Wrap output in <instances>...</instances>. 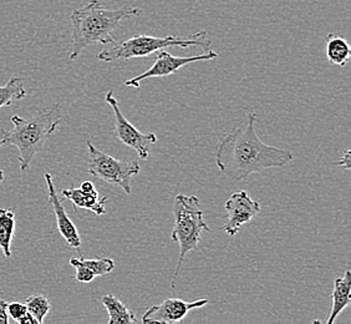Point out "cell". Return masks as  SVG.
I'll return each instance as SVG.
<instances>
[{"label": "cell", "mask_w": 351, "mask_h": 324, "mask_svg": "<svg viewBox=\"0 0 351 324\" xmlns=\"http://www.w3.org/2000/svg\"><path fill=\"white\" fill-rule=\"evenodd\" d=\"M172 212L175 217V226L171 231V238L172 241L178 243L180 247V258L171 284V288L173 290L184 258L191 251H197L203 232H210V229L204 221L201 201L195 195H177L173 201Z\"/></svg>", "instance_id": "obj_4"}, {"label": "cell", "mask_w": 351, "mask_h": 324, "mask_svg": "<svg viewBox=\"0 0 351 324\" xmlns=\"http://www.w3.org/2000/svg\"><path fill=\"white\" fill-rule=\"evenodd\" d=\"M15 231V213L13 209H0V250L4 256H12V241Z\"/></svg>", "instance_id": "obj_17"}, {"label": "cell", "mask_w": 351, "mask_h": 324, "mask_svg": "<svg viewBox=\"0 0 351 324\" xmlns=\"http://www.w3.org/2000/svg\"><path fill=\"white\" fill-rule=\"evenodd\" d=\"M70 264L75 267L76 270L75 279L80 284H90L94 281L95 277L105 276L115 270V261L108 257L96 258V259L73 257L70 259Z\"/></svg>", "instance_id": "obj_12"}, {"label": "cell", "mask_w": 351, "mask_h": 324, "mask_svg": "<svg viewBox=\"0 0 351 324\" xmlns=\"http://www.w3.org/2000/svg\"><path fill=\"white\" fill-rule=\"evenodd\" d=\"M208 303L210 301L204 298L193 302H186L180 298H169L165 299L162 303L149 307V310L143 313L141 322L145 324L177 323L184 319L189 312L202 308Z\"/></svg>", "instance_id": "obj_10"}, {"label": "cell", "mask_w": 351, "mask_h": 324, "mask_svg": "<svg viewBox=\"0 0 351 324\" xmlns=\"http://www.w3.org/2000/svg\"><path fill=\"white\" fill-rule=\"evenodd\" d=\"M350 156V150H345L344 155H343V157L340 159V161L337 162V165H339V166H341V167H344L345 170H348V171H349L351 167Z\"/></svg>", "instance_id": "obj_21"}, {"label": "cell", "mask_w": 351, "mask_h": 324, "mask_svg": "<svg viewBox=\"0 0 351 324\" xmlns=\"http://www.w3.org/2000/svg\"><path fill=\"white\" fill-rule=\"evenodd\" d=\"M105 102H108L114 113L112 134L123 145L135 150L137 155L140 156V159L147 160L149 155V146L157 142V136L155 132L143 134L140 130H137L122 114L121 108L114 96L112 90H108L106 93Z\"/></svg>", "instance_id": "obj_7"}, {"label": "cell", "mask_w": 351, "mask_h": 324, "mask_svg": "<svg viewBox=\"0 0 351 324\" xmlns=\"http://www.w3.org/2000/svg\"><path fill=\"white\" fill-rule=\"evenodd\" d=\"M88 145V172L96 178L119 186L126 194H131V177L138 175L141 166L138 161L119 160L95 148L91 140Z\"/></svg>", "instance_id": "obj_6"}, {"label": "cell", "mask_w": 351, "mask_h": 324, "mask_svg": "<svg viewBox=\"0 0 351 324\" xmlns=\"http://www.w3.org/2000/svg\"><path fill=\"white\" fill-rule=\"evenodd\" d=\"M178 47L189 49L199 47L206 51L212 50V40L208 34L202 30L189 38H180L175 35L167 36H151L146 34H136L128 40L117 43L114 47H108L97 54V59L105 62L116 60H129L134 58H146L151 54L162 50L165 47Z\"/></svg>", "instance_id": "obj_5"}, {"label": "cell", "mask_w": 351, "mask_h": 324, "mask_svg": "<svg viewBox=\"0 0 351 324\" xmlns=\"http://www.w3.org/2000/svg\"><path fill=\"white\" fill-rule=\"evenodd\" d=\"M227 220L222 230L230 237L236 236L244 224L250 222L261 212V202L253 200L247 191H237L224 203Z\"/></svg>", "instance_id": "obj_9"}, {"label": "cell", "mask_w": 351, "mask_h": 324, "mask_svg": "<svg viewBox=\"0 0 351 324\" xmlns=\"http://www.w3.org/2000/svg\"><path fill=\"white\" fill-rule=\"evenodd\" d=\"M45 183H47V197L49 202L53 206L55 217H56V224L58 230L60 232L61 236L66 241L70 247L75 250H80L82 246V238L79 235V231L76 229L74 222L70 220L66 211L64 209L61 203L60 197L58 195L55 189L54 183H53V176L50 174H45Z\"/></svg>", "instance_id": "obj_11"}, {"label": "cell", "mask_w": 351, "mask_h": 324, "mask_svg": "<svg viewBox=\"0 0 351 324\" xmlns=\"http://www.w3.org/2000/svg\"><path fill=\"white\" fill-rule=\"evenodd\" d=\"M27 310L36 319L38 324L44 323V319L51 310L50 301L43 294H33L25 299Z\"/></svg>", "instance_id": "obj_19"}, {"label": "cell", "mask_w": 351, "mask_h": 324, "mask_svg": "<svg viewBox=\"0 0 351 324\" xmlns=\"http://www.w3.org/2000/svg\"><path fill=\"white\" fill-rule=\"evenodd\" d=\"M61 121L60 108L54 105L29 119L19 115L12 116L13 128L1 131L0 148L13 145L19 152L21 171H27L38 152H40L47 139L54 134Z\"/></svg>", "instance_id": "obj_3"}, {"label": "cell", "mask_w": 351, "mask_h": 324, "mask_svg": "<svg viewBox=\"0 0 351 324\" xmlns=\"http://www.w3.org/2000/svg\"><path fill=\"white\" fill-rule=\"evenodd\" d=\"M8 302L4 299H0V324L9 323V316L7 313Z\"/></svg>", "instance_id": "obj_22"}, {"label": "cell", "mask_w": 351, "mask_h": 324, "mask_svg": "<svg viewBox=\"0 0 351 324\" xmlns=\"http://www.w3.org/2000/svg\"><path fill=\"white\" fill-rule=\"evenodd\" d=\"M16 323L19 324H38V322H36V319H35L29 312H27V314L24 316V317H21Z\"/></svg>", "instance_id": "obj_23"}, {"label": "cell", "mask_w": 351, "mask_h": 324, "mask_svg": "<svg viewBox=\"0 0 351 324\" xmlns=\"http://www.w3.org/2000/svg\"><path fill=\"white\" fill-rule=\"evenodd\" d=\"M80 189L82 191H93L95 189L94 183H91V181H84L80 185Z\"/></svg>", "instance_id": "obj_24"}, {"label": "cell", "mask_w": 351, "mask_h": 324, "mask_svg": "<svg viewBox=\"0 0 351 324\" xmlns=\"http://www.w3.org/2000/svg\"><path fill=\"white\" fill-rule=\"evenodd\" d=\"M7 313L9 317L12 318L15 322H18L21 317H24L27 313V305L21 302H12L8 303Z\"/></svg>", "instance_id": "obj_20"}, {"label": "cell", "mask_w": 351, "mask_h": 324, "mask_svg": "<svg viewBox=\"0 0 351 324\" xmlns=\"http://www.w3.org/2000/svg\"><path fill=\"white\" fill-rule=\"evenodd\" d=\"M27 96V90L19 78H12L5 85H0V108L10 106Z\"/></svg>", "instance_id": "obj_18"}, {"label": "cell", "mask_w": 351, "mask_h": 324, "mask_svg": "<svg viewBox=\"0 0 351 324\" xmlns=\"http://www.w3.org/2000/svg\"><path fill=\"white\" fill-rule=\"evenodd\" d=\"M3 180H4V172L0 170V185L3 183Z\"/></svg>", "instance_id": "obj_25"}, {"label": "cell", "mask_w": 351, "mask_h": 324, "mask_svg": "<svg viewBox=\"0 0 351 324\" xmlns=\"http://www.w3.org/2000/svg\"><path fill=\"white\" fill-rule=\"evenodd\" d=\"M218 54L213 50H210L207 54L195 55V56H175L167 53L166 50H160L156 53V61L154 65L146 70L145 73L137 75L135 78L130 79L125 82L126 86H132V88H138L141 82L146 79H154V78H165L169 75H173L180 70V69L189 65L191 62H197V61H207L216 59Z\"/></svg>", "instance_id": "obj_8"}, {"label": "cell", "mask_w": 351, "mask_h": 324, "mask_svg": "<svg viewBox=\"0 0 351 324\" xmlns=\"http://www.w3.org/2000/svg\"><path fill=\"white\" fill-rule=\"evenodd\" d=\"M325 54L330 64L344 68L350 60L351 47L348 40L341 35L330 33L326 36Z\"/></svg>", "instance_id": "obj_15"}, {"label": "cell", "mask_w": 351, "mask_h": 324, "mask_svg": "<svg viewBox=\"0 0 351 324\" xmlns=\"http://www.w3.org/2000/svg\"><path fill=\"white\" fill-rule=\"evenodd\" d=\"M61 195L64 198L73 202L75 211L79 209H88L94 212L96 216H102L106 213L108 196H100L96 189L93 191H82L80 187H71L69 189H62Z\"/></svg>", "instance_id": "obj_13"}, {"label": "cell", "mask_w": 351, "mask_h": 324, "mask_svg": "<svg viewBox=\"0 0 351 324\" xmlns=\"http://www.w3.org/2000/svg\"><path fill=\"white\" fill-rule=\"evenodd\" d=\"M140 8L123 5L119 9H108L99 0H90L80 9H75L71 13L73 25V47L70 60H75L82 54L85 47L100 43L104 45L115 44L114 36L116 29L122 21L141 15Z\"/></svg>", "instance_id": "obj_2"}, {"label": "cell", "mask_w": 351, "mask_h": 324, "mask_svg": "<svg viewBox=\"0 0 351 324\" xmlns=\"http://www.w3.org/2000/svg\"><path fill=\"white\" fill-rule=\"evenodd\" d=\"M330 314L326 319V324H332L339 314L344 311L345 308L351 303V272L345 270L344 276L339 277L334 281L332 293H331Z\"/></svg>", "instance_id": "obj_14"}, {"label": "cell", "mask_w": 351, "mask_h": 324, "mask_svg": "<svg viewBox=\"0 0 351 324\" xmlns=\"http://www.w3.org/2000/svg\"><path fill=\"white\" fill-rule=\"evenodd\" d=\"M102 305L108 313V324H132L137 322L135 313L112 294H105L100 298Z\"/></svg>", "instance_id": "obj_16"}, {"label": "cell", "mask_w": 351, "mask_h": 324, "mask_svg": "<svg viewBox=\"0 0 351 324\" xmlns=\"http://www.w3.org/2000/svg\"><path fill=\"white\" fill-rule=\"evenodd\" d=\"M257 114H248L247 124L221 137L216 150V166L230 181L239 183L264 170L284 167L293 160L289 150L264 143L256 132Z\"/></svg>", "instance_id": "obj_1"}]
</instances>
